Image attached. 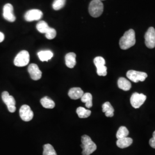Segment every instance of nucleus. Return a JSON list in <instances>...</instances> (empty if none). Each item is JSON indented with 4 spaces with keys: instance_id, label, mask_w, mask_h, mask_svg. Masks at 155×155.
Wrapping results in <instances>:
<instances>
[{
    "instance_id": "1",
    "label": "nucleus",
    "mask_w": 155,
    "mask_h": 155,
    "mask_svg": "<svg viewBox=\"0 0 155 155\" xmlns=\"http://www.w3.org/2000/svg\"><path fill=\"white\" fill-rule=\"evenodd\" d=\"M136 43V36L134 31L131 29L125 32L120 40V47L122 50H127L133 47Z\"/></svg>"
},
{
    "instance_id": "2",
    "label": "nucleus",
    "mask_w": 155,
    "mask_h": 155,
    "mask_svg": "<svg viewBox=\"0 0 155 155\" xmlns=\"http://www.w3.org/2000/svg\"><path fill=\"white\" fill-rule=\"evenodd\" d=\"M82 153L83 155H90L97 150V145L87 135H83L81 138Z\"/></svg>"
},
{
    "instance_id": "3",
    "label": "nucleus",
    "mask_w": 155,
    "mask_h": 155,
    "mask_svg": "<svg viewBox=\"0 0 155 155\" xmlns=\"http://www.w3.org/2000/svg\"><path fill=\"white\" fill-rule=\"evenodd\" d=\"M90 15L93 17H100L104 12V4L100 0H92L89 7Z\"/></svg>"
},
{
    "instance_id": "4",
    "label": "nucleus",
    "mask_w": 155,
    "mask_h": 155,
    "mask_svg": "<svg viewBox=\"0 0 155 155\" xmlns=\"http://www.w3.org/2000/svg\"><path fill=\"white\" fill-rule=\"evenodd\" d=\"M29 54L27 51H21L15 57L14 64L17 67L25 66L29 62Z\"/></svg>"
},
{
    "instance_id": "5",
    "label": "nucleus",
    "mask_w": 155,
    "mask_h": 155,
    "mask_svg": "<svg viewBox=\"0 0 155 155\" xmlns=\"http://www.w3.org/2000/svg\"><path fill=\"white\" fill-rule=\"evenodd\" d=\"M2 100L7 106L8 110L11 113H14L16 111V101L14 97L10 95L8 91H4L2 93Z\"/></svg>"
},
{
    "instance_id": "6",
    "label": "nucleus",
    "mask_w": 155,
    "mask_h": 155,
    "mask_svg": "<svg viewBox=\"0 0 155 155\" xmlns=\"http://www.w3.org/2000/svg\"><path fill=\"white\" fill-rule=\"evenodd\" d=\"M127 77L133 82L137 83L139 82H144L148 75L145 72L129 70L127 73Z\"/></svg>"
},
{
    "instance_id": "7",
    "label": "nucleus",
    "mask_w": 155,
    "mask_h": 155,
    "mask_svg": "<svg viewBox=\"0 0 155 155\" xmlns=\"http://www.w3.org/2000/svg\"><path fill=\"white\" fill-rule=\"evenodd\" d=\"M94 64L97 67V72L99 76L105 77L107 75V67L105 65V61L104 58L97 56L94 59Z\"/></svg>"
},
{
    "instance_id": "8",
    "label": "nucleus",
    "mask_w": 155,
    "mask_h": 155,
    "mask_svg": "<svg viewBox=\"0 0 155 155\" xmlns=\"http://www.w3.org/2000/svg\"><path fill=\"white\" fill-rule=\"evenodd\" d=\"M147 96L144 94H139L138 93H134L130 97L131 105L135 109H138L140 106L143 105Z\"/></svg>"
},
{
    "instance_id": "9",
    "label": "nucleus",
    "mask_w": 155,
    "mask_h": 155,
    "mask_svg": "<svg viewBox=\"0 0 155 155\" xmlns=\"http://www.w3.org/2000/svg\"><path fill=\"white\" fill-rule=\"evenodd\" d=\"M145 43L146 46L152 49L155 47V29L153 27H150L145 34Z\"/></svg>"
},
{
    "instance_id": "10",
    "label": "nucleus",
    "mask_w": 155,
    "mask_h": 155,
    "mask_svg": "<svg viewBox=\"0 0 155 155\" xmlns=\"http://www.w3.org/2000/svg\"><path fill=\"white\" fill-rule=\"evenodd\" d=\"M20 116L24 121H30L33 117V112L27 105H22L20 109Z\"/></svg>"
},
{
    "instance_id": "11",
    "label": "nucleus",
    "mask_w": 155,
    "mask_h": 155,
    "mask_svg": "<svg viewBox=\"0 0 155 155\" xmlns=\"http://www.w3.org/2000/svg\"><path fill=\"white\" fill-rule=\"evenodd\" d=\"M43 16V13L39 9H31L27 12L24 15L25 20L28 21L39 20Z\"/></svg>"
},
{
    "instance_id": "12",
    "label": "nucleus",
    "mask_w": 155,
    "mask_h": 155,
    "mask_svg": "<svg viewBox=\"0 0 155 155\" xmlns=\"http://www.w3.org/2000/svg\"><path fill=\"white\" fill-rule=\"evenodd\" d=\"M3 16L6 20L9 22H14L16 17L13 13V7L11 4H6L3 8Z\"/></svg>"
},
{
    "instance_id": "13",
    "label": "nucleus",
    "mask_w": 155,
    "mask_h": 155,
    "mask_svg": "<svg viewBox=\"0 0 155 155\" xmlns=\"http://www.w3.org/2000/svg\"><path fill=\"white\" fill-rule=\"evenodd\" d=\"M28 71L31 77L34 81H38L41 78L42 72L40 70L38 66L36 64H31L28 66Z\"/></svg>"
},
{
    "instance_id": "14",
    "label": "nucleus",
    "mask_w": 155,
    "mask_h": 155,
    "mask_svg": "<svg viewBox=\"0 0 155 155\" xmlns=\"http://www.w3.org/2000/svg\"><path fill=\"white\" fill-rule=\"evenodd\" d=\"M84 94L83 90L79 87H73L70 89L68 95L72 100H78L81 98Z\"/></svg>"
},
{
    "instance_id": "15",
    "label": "nucleus",
    "mask_w": 155,
    "mask_h": 155,
    "mask_svg": "<svg viewBox=\"0 0 155 155\" xmlns=\"http://www.w3.org/2000/svg\"><path fill=\"white\" fill-rule=\"evenodd\" d=\"M65 62L67 67L70 68H74L76 65V54L74 52H70L65 56Z\"/></svg>"
},
{
    "instance_id": "16",
    "label": "nucleus",
    "mask_w": 155,
    "mask_h": 155,
    "mask_svg": "<svg viewBox=\"0 0 155 155\" xmlns=\"http://www.w3.org/2000/svg\"><path fill=\"white\" fill-rule=\"evenodd\" d=\"M38 55L41 61H47L50 60L54 56V54L50 50L41 51L38 53Z\"/></svg>"
},
{
    "instance_id": "17",
    "label": "nucleus",
    "mask_w": 155,
    "mask_h": 155,
    "mask_svg": "<svg viewBox=\"0 0 155 155\" xmlns=\"http://www.w3.org/2000/svg\"><path fill=\"white\" fill-rule=\"evenodd\" d=\"M118 86L124 91H128L131 88L132 85L130 82L126 78L121 77L118 80Z\"/></svg>"
},
{
    "instance_id": "18",
    "label": "nucleus",
    "mask_w": 155,
    "mask_h": 155,
    "mask_svg": "<svg viewBox=\"0 0 155 155\" xmlns=\"http://www.w3.org/2000/svg\"><path fill=\"white\" fill-rule=\"evenodd\" d=\"M133 143V140L130 137H124L118 139L117 141V145L120 148H125L131 145Z\"/></svg>"
},
{
    "instance_id": "19",
    "label": "nucleus",
    "mask_w": 155,
    "mask_h": 155,
    "mask_svg": "<svg viewBox=\"0 0 155 155\" xmlns=\"http://www.w3.org/2000/svg\"><path fill=\"white\" fill-rule=\"evenodd\" d=\"M102 111L105 113L107 117H112L114 116V108L109 102H106L102 105Z\"/></svg>"
},
{
    "instance_id": "20",
    "label": "nucleus",
    "mask_w": 155,
    "mask_h": 155,
    "mask_svg": "<svg viewBox=\"0 0 155 155\" xmlns=\"http://www.w3.org/2000/svg\"><path fill=\"white\" fill-rule=\"evenodd\" d=\"M40 103L43 107L46 109H53L55 106V104L54 101L48 97H45L41 98L40 100Z\"/></svg>"
},
{
    "instance_id": "21",
    "label": "nucleus",
    "mask_w": 155,
    "mask_h": 155,
    "mask_svg": "<svg viewBox=\"0 0 155 155\" xmlns=\"http://www.w3.org/2000/svg\"><path fill=\"white\" fill-rule=\"evenodd\" d=\"M82 102L83 103L86 104V106L87 108H90L93 106V97L92 95L89 93H84L83 96L81 98Z\"/></svg>"
},
{
    "instance_id": "22",
    "label": "nucleus",
    "mask_w": 155,
    "mask_h": 155,
    "mask_svg": "<svg viewBox=\"0 0 155 155\" xmlns=\"http://www.w3.org/2000/svg\"><path fill=\"white\" fill-rule=\"evenodd\" d=\"M77 113L79 118H86L91 115V112L90 110H87L83 107H79L77 109Z\"/></svg>"
},
{
    "instance_id": "23",
    "label": "nucleus",
    "mask_w": 155,
    "mask_h": 155,
    "mask_svg": "<svg viewBox=\"0 0 155 155\" xmlns=\"http://www.w3.org/2000/svg\"><path fill=\"white\" fill-rule=\"evenodd\" d=\"M43 155H57L53 146L50 144H45L43 146Z\"/></svg>"
},
{
    "instance_id": "24",
    "label": "nucleus",
    "mask_w": 155,
    "mask_h": 155,
    "mask_svg": "<svg viewBox=\"0 0 155 155\" xmlns=\"http://www.w3.org/2000/svg\"><path fill=\"white\" fill-rule=\"evenodd\" d=\"M129 135V130L125 127H121L118 129L116 134L117 138L118 139L127 137Z\"/></svg>"
},
{
    "instance_id": "25",
    "label": "nucleus",
    "mask_w": 155,
    "mask_h": 155,
    "mask_svg": "<svg viewBox=\"0 0 155 155\" xmlns=\"http://www.w3.org/2000/svg\"><path fill=\"white\" fill-rule=\"evenodd\" d=\"M36 28L39 32L41 33H45L50 28L47 23L44 21H39L36 25Z\"/></svg>"
},
{
    "instance_id": "26",
    "label": "nucleus",
    "mask_w": 155,
    "mask_h": 155,
    "mask_svg": "<svg viewBox=\"0 0 155 155\" xmlns=\"http://www.w3.org/2000/svg\"><path fill=\"white\" fill-rule=\"evenodd\" d=\"M66 0H55L52 4V8L54 10L58 11L62 9L66 4Z\"/></svg>"
},
{
    "instance_id": "27",
    "label": "nucleus",
    "mask_w": 155,
    "mask_h": 155,
    "mask_svg": "<svg viewBox=\"0 0 155 155\" xmlns=\"http://www.w3.org/2000/svg\"><path fill=\"white\" fill-rule=\"evenodd\" d=\"M45 34V37L47 38V39L52 40L55 38L56 36V32L55 29L50 27V28L48 29V31Z\"/></svg>"
},
{
    "instance_id": "28",
    "label": "nucleus",
    "mask_w": 155,
    "mask_h": 155,
    "mask_svg": "<svg viewBox=\"0 0 155 155\" xmlns=\"http://www.w3.org/2000/svg\"><path fill=\"white\" fill-rule=\"evenodd\" d=\"M149 143H150V146L152 148L155 149V131L153 133V137L152 138L150 139Z\"/></svg>"
},
{
    "instance_id": "29",
    "label": "nucleus",
    "mask_w": 155,
    "mask_h": 155,
    "mask_svg": "<svg viewBox=\"0 0 155 155\" xmlns=\"http://www.w3.org/2000/svg\"><path fill=\"white\" fill-rule=\"evenodd\" d=\"M4 39H5V36H4V33L0 32V43L2 42Z\"/></svg>"
},
{
    "instance_id": "30",
    "label": "nucleus",
    "mask_w": 155,
    "mask_h": 155,
    "mask_svg": "<svg viewBox=\"0 0 155 155\" xmlns=\"http://www.w3.org/2000/svg\"><path fill=\"white\" fill-rule=\"evenodd\" d=\"M100 1H104V0H100Z\"/></svg>"
}]
</instances>
